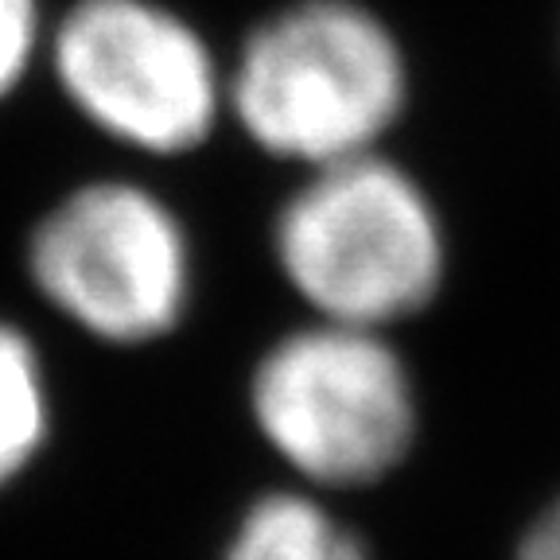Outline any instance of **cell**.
<instances>
[{
	"label": "cell",
	"mask_w": 560,
	"mask_h": 560,
	"mask_svg": "<svg viewBox=\"0 0 560 560\" xmlns=\"http://www.w3.org/2000/svg\"><path fill=\"white\" fill-rule=\"evenodd\" d=\"M272 222L289 289L331 324L389 331L440 296L444 222L424 187L382 152L307 167Z\"/></svg>",
	"instance_id": "cell-1"
},
{
	"label": "cell",
	"mask_w": 560,
	"mask_h": 560,
	"mask_svg": "<svg viewBox=\"0 0 560 560\" xmlns=\"http://www.w3.org/2000/svg\"><path fill=\"white\" fill-rule=\"evenodd\" d=\"M405 59L354 0H300L245 39L226 102L257 149L304 167L377 152L405 109Z\"/></svg>",
	"instance_id": "cell-2"
},
{
	"label": "cell",
	"mask_w": 560,
	"mask_h": 560,
	"mask_svg": "<svg viewBox=\"0 0 560 560\" xmlns=\"http://www.w3.org/2000/svg\"><path fill=\"white\" fill-rule=\"evenodd\" d=\"M249 412L280 464L319 490L374 487L417 444V385L370 327L315 319L280 335L249 377Z\"/></svg>",
	"instance_id": "cell-3"
},
{
	"label": "cell",
	"mask_w": 560,
	"mask_h": 560,
	"mask_svg": "<svg viewBox=\"0 0 560 560\" xmlns=\"http://www.w3.org/2000/svg\"><path fill=\"white\" fill-rule=\"evenodd\" d=\"M35 292L90 339L144 347L191 304V242L172 207L129 179L62 195L27 237Z\"/></svg>",
	"instance_id": "cell-4"
},
{
	"label": "cell",
	"mask_w": 560,
	"mask_h": 560,
	"mask_svg": "<svg viewBox=\"0 0 560 560\" xmlns=\"http://www.w3.org/2000/svg\"><path fill=\"white\" fill-rule=\"evenodd\" d=\"M51 67L90 125L152 156L199 149L226 97L199 32L152 0H79Z\"/></svg>",
	"instance_id": "cell-5"
},
{
	"label": "cell",
	"mask_w": 560,
	"mask_h": 560,
	"mask_svg": "<svg viewBox=\"0 0 560 560\" xmlns=\"http://www.w3.org/2000/svg\"><path fill=\"white\" fill-rule=\"evenodd\" d=\"M222 560H370L312 490H269L245 506Z\"/></svg>",
	"instance_id": "cell-6"
},
{
	"label": "cell",
	"mask_w": 560,
	"mask_h": 560,
	"mask_svg": "<svg viewBox=\"0 0 560 560\" xmlns=\"http://www.w3.org/2000/svg\"><path fill=\"white\" fill-rule=\"evenodd\" d=\"M51 436V394L35 342L0 319V490L39 459Z\"/></svg>",
	"instance_id": "cell-7"
},
{
	"label": "cell",
	"mask_w": 560,
	"mask_h": 560,
	"mask_svg": "<svg viewBox=\"0 0 560 560\" xmlns=\"http://www.w3.org/2000/svg\"><path fill=\"white\" fill-rule=\"evenodd\" d=\"M39 47V0H0V102L24 82Z\"/></svg>",
	"instance_id": "cell-8"
},
{
	"label": "cell",
	"mask_w": 560,
	"mask_h": 560,
	"mask_svg": "<svg viewBox=\"0 0 560 560\" xmlns=\"http://www.w3.org/2000/svg\"><path fill=\"white\" fill-rule=\"evenodd\" d=\"M514 560H560V499H552L534 522L525 525Z\"/></svg>",
	"instance_id": "cell-9"
}]
</instances>
